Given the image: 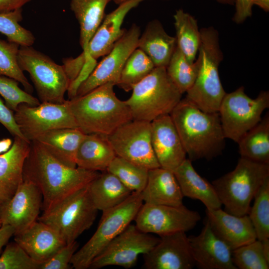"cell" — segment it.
<instances>
[{
    "instance_id": "8d00e7d4",
    "label": "cell",
    "mask_w": 269,
    "mask_h": 269,
    "mask_svg": "<svg viewBox=\"0 0 269 269\" xmlns=\"http://www.w3.org/2000/svg\"><path fill=\"white\" fill-rule=\"evenodd\" d=\"M20 45L15 42L0 39V76L14 79L30 94L33 87L24 75L17 62Z\"/></svg>"
},
{
    "instance_id": "52a82bcc",
    "label": "cell",
    "mask_w": 269,
    "mask_h": 269,
    "mask_svg": "<svg viewBox=\"0 0 269 269\" xmlns=\"http://www.w3.org/2000/svg\"><path fill=\"white\" fill-rule=\"evenodd\" d=\"M88 185L43 211L37 219L53 229L66 244L75 241L96 219L98 210L92 200Z\"/></svg>"
},
{
    "instance_id": "484cf974",
    "label": "cell",
    "mask_w": 269,
    "mask_h": 269,
    "mask_svg": "<svg viewBox=\"0 0 269 269\" xmlns=\"http://www.w3.org/2000/svg\"><path fill=\"white\" fill-rule=\"evenodd\" d=\"M85 135L79 129H57L42 134L35 140L63 164L76 167V153Z\"/></svg>"
},
{
    "instance_id": "cb8c5ba5",
    "label": "cell",
    "mask_w": 269,
    "mask_h": 269,
    "mask_svg": "<svg viewBox=\"0 0 269 269\" xmlns=\"http://www.w3.org/2000/svg\"><path fill=\"white\" fill-rule=\"evenodd\" d=\"M145 203L178 206L183 195L173 171L158 167L148 170L146 185L140 192Z\"/></svg>"
},
{
    "instance_id": "7a4b0ae2",
    "label": "cell",
    "mask_w": 269,
    "mask_h": 269,
    "mask_svg": "<svg viewBox=\"0 0 269 269\" xmlns=\"http://www.w3.org/2000/svg\"><path fill=\"white\" fill-rule=\"evenodd\" d=\"M170 115L191 161L222 154L226 138L218 112L203 111L185 98Z\"/></svg>"
},
{
    "instance_id": "9c48e42d",
    "label": "cell",
    "mask_w": 269,
    "mask_h": 269,
    "mask_svg": "<svg viewBox=\"0 0 269 269\" xmlns=\"http://www.w3.org/2000/svg\"><path fill=\"white\" fill-rule=\"evenodd\" d=\"M18 64L29 75L40 103L62 104L70 81L63 65L31 46H20Z\"/></svg>"
},
{
    "instance_id": "f546056e",
    "label": "cell",
    "mask_w": 269,
    "mask_h": 269,
    "mask_svg": "<svg viewBox=\"0 0 269 269\" xmlns=\"http://www.w3.org/2000/svg\"><path fill=\"white\" fill-rule=\"evenodd\" d=\"M111 0H71L70 8L80 25V44L84 50L101 24Z\"/></svg>"
},
{
    "instance_id": "8992f818",
    "label": "cell",
    "mask_w": 269,
    "mask_h": 269,
    "mask_svg": "<svg viewBox=\"0 0 269 269\" xmlns=\"http://www.w3.org/2000/svg\"><path fill=\"white\" fill-rule=\"evenodd\" d=\"M268 177L269 164L241 157L234 170L214 180L212 184L225 211L244 216L249 214L251 201Z\"/></svg>"
},
{
    "instance_id": "f6af8a7d",
    "label": "cell",
    "mask_w": 269,
    "mask_h": 269,
    "mask_svg": "<svg viewBox=\"0 0 269 269\" xmlns=\"http://www.w3.org/2000/svg\"><path fill=\"white\" fill-rule=\"evenodd\" d=\"M235 12L233 20L237 24L244 22L252 14L254 0H235Z\"/></svg>"
},
{
    "instance_id": "f35d334b",
    "label": "cell",
    "mask_w": 269,
    "mask_h": 269,
    "mask_svg": "<svg viewBox=\"0 0 269 269\" xmlns=\"http://www.w3.org/2000/svg\"><path fill=\"white\" fill-rule=\"evenodd\" d=\"M232 261L237 269H269V262L263 253L261 241L258 239L232 250Z\"/></svg>"
},
{
    "instance_id": "b9f144b4",
    "label": "cell",
    "mask_w": 269,
    "mask_h": 269,
    "mask_svg": "<svg viewBox=\"0 0 269 269\" xmlns=\"http://www.w3.org/2000/svg\"><path fill=\"white\" fill-rule=\"evenodd\" d=\"M78 248L76 241L65 245L50 259L41 264L39 269H70L71 260Z\"/></svg>"
},
{
    "instance_id": "30bf717a",
    "label": "cell",
    "mask_w": 269,
    "mask_h": 269,
    "mask_svg": "<svg viewBox=\"0 0 269 269\" xmlns=\"http://www.w3.org/2000/svg\"><path fill=\"white\" fill-rule=\"evenodd\" d=\"M269 107V92L262 91L255 99L249 97L241 86L226 93L218 113L224 136L237 143L242 137L262 119Z\"/></svg>"
},
{
    "instance_id": "d6a6232c",
    "label": "cell",
    "mask_w": 269,
    "mask_h": 269,
    "mask_svg": "<svg viewBox=\"0 0 269 269\" xmlns=\"http://www.w3.org/2000/svg\"><path fill=\"white\" fill-rule=\"evenodd\" d=\"M199 67L198 58L193 62H189L176 46L166 70L170 79L183 94L193 86Z\"/></svg>"
},
{
    "instance_id": "5b68a950",
    "label": "cell",
    "mask_w": 269,
    "mask_h": 269,
    "mask_svg": "<svg viewBox=\"0 0 269 269\" xmlns=\"http://www.w3.org/2000/svg\"><path fill=\"white\" fill-rule=\"evenodd\" d=\"M125 101L133 120L152 122L170 114L182 99V94L168 76L166 67H155L134 85Z\"/></svg>"
},
{
    "instance_id": "3957f363",
    "label": "cell",
    "mask_w": 269,
    "mask_h": 269,
    "mask_svg": "<svg viewBox=\"0 0 269 269\" xmlns=\"http://www.w3.org/2000/svg\"><path fill=\"white\" fill-rule=\"evenodd\" d=\"M114 86L107 83L82 96L68 100L78 128L84 134L107 136L133 120L125 101L116 96Z\"/></svg>"
},
{
    "instance_id": "681fc988",
    "label": "cell",
    "mask_w": 269,
    "mask_h": 269,
    "mask_svg": "<svg viewBox=\"0 0 269 269\" xmlns=\"http://www.w3.org/2000/svg\"><path fill=\"white\" fill-rule=\"evenodd\" d=\"M255 4L266 12L269 10V0H254Z\"/></svg>"
},
{
    "instance_id": "ba28073f",
    "label": "cell",
    "mask_w": 269,
    "mask_h": 269,
    "mask_svg": "<svg viewBox=\"0 0 269 269\" xmlns=\"http://www.w3.org/2000/svg\"><path fill=\"white\" fill-rule=\"evenodd\" d=\"M143 203L141 193L133 192L120 204L102 212L94 234L74 254L70 262L72 267L89 269L93 260L134 220Z\"/></svg>"
},
{
    "instance_id": "ac0fdd59",
    "label": "cell",
    "mask_w": 269,
    "mask_h": 269,
    "mask_svg": "<svg viewBox=\"0 0 269 269\" xmlns=\"http://www.w3.org/2000/svg\"><path fill=\"white\" fill-rule=\"evenodd\" d=\"M152 148L160 167L173 171L187 158L170 114L150 122Z\"/></svg>"
},
{
    "instance_id": "816d5d0a",
    "label": "cell",
    "mask_w": 269,
    "mask_h": 269,
    "mask_svg": "<svg viewBox=\"0 0 269 269\" xmlns=\"http://www.w3.org/2000/svg\"><path fill=\"white\" fill-rule=\"evenodd\" d=\"M216 1L224 4L234 5L235 0H215Z\"/></svg>"
},
{
    "instance_id": "7bdbcfd3",
    "label": "cell",
    "mask_w": 269,
    "mask_h": 269,
    "mask_svg": "<svg viewBox=\"0 0 269 269\" xmlns=\"http://www.w3.org/2000/svg\"><path fill=\"white\" fill-rule=\"evenodd\" d=\"M85 63L77 77L70 82L67 90L69 100L75 98L80 85L89 77L97 65L96 59L88 54H85Z\"/></svg>"
},
{
    "instance_id": "7402d4cb",
    "label": "cell",
    "mask_w": 269,
    "mask_h": 269,
    "mask_svg": "<svg viewBox=\"0 0 269 269\" xmlns=\"http://www.w3.org/2000/svg\"><path fill=\"white\" fill-rule=\"evenodd\" d=\"M30 143L14 136L10 149L0 154V206L10 200L23 180V167Z\"/></svg>"
},
{
    "instance_id": "9a60e30c",
    "label": "cell",
    "mask_w": 269,
    "mask_h": 269,
    "mask_svg": "<svg viewBox=\"0 0 269 269\" xmlns=\"http://www.w3.org/2000/svg\"><path fill=\"white\" fill-rule=\"evenodd\" d=\"M140 35V28L135 24L129 29L126 30L110 52L96 65L91 75L80 85L76 97L82 96L107 83L118 85L126 62L137 47Z\"/></svg>"
},
{
    "instance_id": "bcb514c9",
    "label": "cell",
    "mask_w": 269,
    "mask_h": 269,
    "mask_svg": "<svg viewBox=\"0 0 269 269\" xmlns=\"http://www.w3.org/2000/svg\"><path fill=\"white\" fill-rule=\"evenodd\" d=\"M32 0H0V13L9 12L21 8Z\"/></svg>"
},
{
    "instance_id": "d6986e66",
    "label": "cell",
    "mask_w": 269,
    "mask_h": 269,
    "mask_svg": "<svg viewBox=\"0 0 269 269\" xmlns=\"http://www.w3.org/2000/svg\"><path fill=\"white\" fill-rule=\"evenodd\" d=\"M195 266L202 269H237L232 250L212 230L206 220L200 233L188 237Z\"/></svg>"
},
{
    "instance_id": "836d02e7",
    "label": "cell",
    "mask_w": 269,
    "mask_h": 269,
    "mask_svg": "<svg viewBox=\"0 0 269 269\" xmlns=\"http://www.w3.org/2000/svg\"><path fill=\"white\" fill-rule=\"evenodd\" d=\"M155 66L148 56L136 48L128 58L123 68L118 86L125 91L145 78Z\"/></svg>"
},
{
    "instance_id": "277c9868",
    "label": "cell",
    "mask_w": 269,
    "mask_h": 269,
    "mask_svg": "<svg viewBox=\"0 0 269 269\" xmlns=\"http://www.w3.org/2000/svg\"><path fill=\"white\" fill-rule=\"evenodd\" d=\"M198 58L199 67L196 80L185 98L203 111L218 113L225 92L219 76V66L223 59L219 34L213 27L200 30Z\"/></svg>"
},
{
    "instance_id": "2e32d148",
    "label": "cell",
    "mask_w": 269,
    "mask_h": 269,
    "mask_svg": "<svg viewBox=\"0 0 269 269\" xmlns=\"http://www.w3.org/2000/svg\"><path fill=\"white\" fill-rule=\"evenodd\" d=\"M42 205L39 188L32 182L23 179L10 200L0 206L2 225L12 226L15 234L22 231L37 220Z\"/></svg>"
},
{
    "instance_id": "7c38bea8",
    "label": "cell",
    "mask_w": 269,
    "mask_h": 269,
    "mask_svg": "<svg viewBox=\"0 0 269 269\" xmlns=\"http://www.w3.org/2000/svg\"><path fill=\"white\" fill-rule=\"evenodd\" d=\"M107 138L116 156L148 170L160 167L151 143L150 122L133 119Z\"/></svg>"
},
{
    "instance_id": "4316f807",
    "label": "cell",
    "mask_w": 269,
    "mask_h": 269,
    "mask_svg": "<svg viewBox=\"0 0 269 269\" xmlns=\"http://www.w3.org/2000/svg\"><path fill=\"white\" fill-rule=\"evenodd\" d=\"M177 46L176 37L168 34L157 20L150 21L140 35L138 48L144 52L155 67L167 66Z\"/></svg>"
},
{
    "instance_id": "5bb4252c",
    "label": "cell",
    "mask_w": 269,
    "mask_h": 269,
    "mask_svg": "<svg viewBox=\"0 0 269 269\" xmlns=\"http://www.w3.org/2000/svg\"><path fill=\"white\" fill-rule=\"evenodd\" d=\"M201 217L183 204L174 206L143 203L135 217V225L142 232L161 236L186 232L196 225Z\"/></svg>"
},
{
    "instance_id": "f5cc1de1",
    "label": "cell",
    "mask_w": 269,
    "mask_h": 269,
    "mask_svg": "<svg viewBox=\"0 0 269 269\" xmlns=\"http://www.w3.org/2000/svg\"><path fill=\"white\" fill-rule=\"evenodd\" d=\"M115 3H116L117 4H120L121 3H123L129 0H112Z\"/></svg>"
},
{
    "instance_id": "8fae6325",
    "label": "cell",
    "mask_w": 269,
    "mask_h": 269,
    "mask_svg": "<svg viewBox=\"0 0 269 269\" xmlns=\"http://www.w3.org/2000/svg\"><path fill=\"white\" fill-rule=\"evenodd\" d=\"M14 116L23 136L30 142L50 130L78 129L68 100L62 104L43 102L37 106L21 103Z\"/></svg>"
},
{
    "instance_id": "44dd1931",
    "label": "cell",
    "mask_w": 269,
    "mask_h": 269,
    "mask_svg": "<svg viewBox=\"0 0 269 269\" xmlns=\"http://www.w3.org/2000/svg\"><path fill=\"white\" fill-rule=\"evenodd\" d=\"M14 236V242L40 264L66 245L53 229L38 220Z\"/></svg>"
},
{
    "instance_id": "f1b7e54d",
    "label": "cell",
    "mask_w": 269,
    "mask_h": 269,
    "mask_svg": "<svg viewBox=\"0 0 269 269\" xmlns=\"http://www.w3.org/2000/svg\"><path fill=\"white\" fill-rule=\"evenodd\" d=\"M92 200L98 210L102 212L125 201L133 193L115 175L107 170L88 185Z\"/></svg>"
},
{
    "instance_id": "1f68e13d",
    "label": "cell",
    "mask_w": 269,
    "mask_h": 269,
    "mask_svg": "<svg viewBox=\"0 0 269 269\" xmlns=\"http://www.w3.org/2000/svg\"><path fill=\"white\" fill-rule=\"evenodd\" d=\"M177 46L190 62L196 59L201 42L200 30L197 20L183 9L174 15Z\"/></svg>"
},
{
    "instance_id": "d590c367",
    "label": "cell",
    "mask_w": 269,
    "mask_h": 269,
    "mask_svg": "<svg viewBox=\"0 0 269 269\" xmlns=\"http://www.w3.org/2000/svg\"><path fill=\"white\" fill-rule=\"evenodd\" d=\"M254 199L248 215L257 239L261 241L269 238V177L261 185Z\"/></svg>"
},
{
    "instance_id": "ee69618b",
    "label": "cell",
    "mask_w": 269,
    "mask_h": 269,
    "mask_svg": "<svg viewBox=\"0 0 269 269\" xmlns=\"http://www.w3.org/2000/svg\"><path fill=\"white\" fill-rule=\"evenodd\" d=\"M0 124L2 125L13 136H18L27 140L23 136L15 121L13 111L7 107L0 98Z\"/></svg>"
},
{
    "instance_id": "4fadbf2b",
    "label": "cell",
    "mask_w": 269,
    "mask_h": 269,
    "mask_svg": "<svg viewBox=\"0 0 269 269\" xmlns=\"http://www.w3.org/2000/svg\"><path fill=\"white\" fill-rule=\"evenodd\" d=\"M159 241V238L130 224L93 260L89 269L110 266L131 268L136 264L139 255L148 253Z\"/></svg>"
},
{
    "instance_id": "f907efd6",
    "label": "cell",
    "mask_w": 269,
    "mask_h": 269,
    "mask_svg": "<svg viewBox=\"0 0 269 269\" xmlns=\"http://www.w3.org/2000/svg\"><path fill=\"white\" fill-rule=\"evenodd\" d=\"M263 251L266 259L269 262V238L261 240Z\"/></svg>"
},
{
    "instance_id": "6da1fadb",
    "label": "cell",
    "mask_w": 269,
    "mask_h": 269,
    "mask_svg": "<svg viewBox=\"0 0 269 269\" xmlns=\"http://www.w3.org/2000/svg\"><path fill=\"white\" fill-rule=\"evenodd\" d=\"M23 179L34 183L42 196V208L47 210L74 192L88 185L100 174L71 167L52 156L38 142L31 141L23 167Z\"/></svg>"
},
{
    "instance_id": "ffe728a7",
    "label": "cell",
    "mask_w": 269,
    "mask_h": 269,
    "mask_svg": "<svg viewBox=\"0 0 269 269\" xmlns=\"http://www.w3.org/2000/svg\"><path fill=\"white\" fill-rule=\"evenodd\" d=\"M206 220L214 233L232 250L257 239L248 215H232L221 208L206 209Z\"/></svg>"
},
{
    "instance_id": "4dcf8cb0",
    "label": "cell",
    "mask_w": 269,
    "mask_h": 269,
    "mask_svg": "<svg viewBox=\"0 0 269 269\" xmlns=\"http://www.w3.org/2000/svg\"><path fill=\"white\" fill-rule=\"evenodd\" d=\"M241 157L269 164V113L237 142Z\"/></svg>"
},
{
    "instance_id": "74e56055",
    "label": "cell",
    "mask_w": 269,
    "mask_h": 269,
    "mask_svg": "<svg viewBox=\"0 0 269 269\" xmlns=\"http://www.w3.org/2000/svg\"><path fill=\"white\" fill-rule=\"evenodd\" d=\"M22 18L21 8L0 13V32L5 35L9 41L20 46H31L35 38L30 31L19 24Z\"/></svg>"
},
{
    "instance_id": "ab89813d",
    "label": "cell",
    "mask_w": 269,
    "mask_h": 269,
    "mask_svg": "<svg viewBox=\"0 0 269 269\" xmlns=\"http://www.w3.org/2000/svg\"><path fill=\"white\" fill-rule=\"evenodd\" d=\"M0 95L7 107L14 112L21 103L31 106H37L40 103L38 99L22 90L17 81L4 76H0Z\"/></svg>"
},
{
    "instance_id": "d4e9b609",
    "label": "cell",
    "mask_w": 269,
    "mask_h": 269,
    "mask_svg": "<svg viewBox=\"0 0 269 269\" xmlns=\"http://www.w3.org/2000/svg\"><path fill=\"white\" fill-rule=\"evenodd\" d=\"M173 171L184 197L200 201L207 209L221 207L213 185L197 172L189 159L186 158Z\"/></svg>"
},
{
    "instance_id": "603a6c76",
    "label": "cell",
    "mask_w": 269,
    "mask_h": 269,
    "mask_svg": "<svg viewBox=\"0 0 269 269\" xmlns=\"http://www.w3.org/2000/svg\"><path fill=\"white\" fill-rule=\"evenodd\" d=\"M144 0H129L108 14L83 52L95 59L108 54L126 30L121 26L128 13Z\"/></svg>"
},
{
    "instance_id": "60d3db41",
    "label": "cell",
    "mask_w": 269,
    "mask_h": 269,
    "mask_svg": "<svg viewBox=\"0 0 269 269\" xmlns=\"http://www.w3.org/2000/svg\"><path fill=\"white\" fill-rule=\"evenodd\" d=\"M40 265L15 242L7 244L0 256V269H39Z\"/></svg>"
},
{
    "instance_id": "e0dca14e",
    "label": "cell",
    "mask_w": 269,
    "mask_h": 269,
    "mask_svg": "<svg viewBox=\"0 0 269 269\" xmlns=\"http://www.w3.org/2000/svg\"><path fill=\"white\" fill-rule=\"evenodd\" d=\"M143 256L147 269H191L195 266L184 232L160 236L157 244Z\"/></svg>"
},
{
    "instance_id": "c3c4849f",
    "label": "cell",
    "mask_w": 269,
    "mask_h": 269,
    "mask_svg": "<svg viewBox=\"0 0 269 269\" xmlns=\"http://www.w3.org/2000/svg\"><path fill=\"white\" fill-rule=\"evenodd\" d=\"M12 144V140L9 138H5L0 140V154L7 151Z\"/></svg>"
},
{
    "instance_id": "db71d44e",
    "label": "cell",
    "mask_w": 269,
    "mask_h": 269,
    "mask_svg": "<svg viewBox=\"0 0 269 269\" xmlns=\"http://www.w3.org/2000/svg\"><path fill=\"white\" fill-rule=\"evenodd\" d=\"M2 226V223L0 220V227Z\"/></svg>"
},
{
    "instance_id": "e575fe53",
    "label": "cell",
    "mask_w": 269,
    "mask_h": 269,
    "mask_svg": "<svg viewBox=\"0 0 269 269\" xmlns=\"http://www.w3.org/2000/svg\"><path fill=\"white\" fill-rule=\"evenodd\" d=\"M133 192H141L147 180L148 170L116 156L107 170Z\"/></svg>"
},
{
    "instance_id": "83f0119b",
    "label": "cell",
    "mask_w": 269,
    "mask_h": 269,
    "mask_svg": "<svg viewBox=\"0 0 269 269\" xmlns=\"http://www.w3.org/2000/svg\"><path fill=\"white\" fill-rule=\"evenodd\" d=\"M116 154L107 136L85 134L76 156L78 167L94 171H106Z\"/></svg>"
},
{
    "instance_id": "7dc6e473",
    "label": "cell",
    "mask_w": 269,
    "mask_h": 269,
    "mask_svg": "<svg viewBox=\"0 0 269 269\" xmlns=\"http://www.w3.org/2000/svg\"><path fill=\"white\" fill-rule=\"evenodd\" d=\"M15 233V229L10 225H2L0 227V254L3 247L7 244L9 239L14 236Z\"/></svg>"
}]
</instances>
